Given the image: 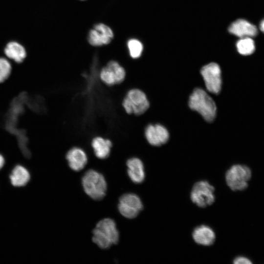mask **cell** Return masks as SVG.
I'll return each mask as SVG.
<instances>
[{"label": "cell", "mask_w": 264, "mask_h": 264, "mask_svg": "<svg viewBox=\"0 0 264 264\" xmlns=\"http://www.w3.org/2000/svg\"><path fill=\"white\" fill-rule=\"evenodd\" d=\"M119 238L116 223L110 218L99 221L93 231L92 241L102 249H108L116 244Z\"/></svg>", "instance_id": "1"}, {"label": "cell", "mask_w": 264, "mask_h": 264, "mask_svg": "<svg viewBox=\"0 0 264 264\" xmlns=\"http://www.w3.org/2000/svg\"><path fill=\"white\" fill-rule=\"evenodd\" d=\"M190 109L199 113L208 122H212L216 115L217 107L213 99L201 88H195L189 100Z\"/></svg>", "instance_id": "2"}, {"label": "cell", "mask_w": 264, "mask_h": 264, "mask_svg": "<svg viewBox=\"0 0 264 264\" xmlns=\"http://www.w3.org/2000/svg\"><path fill=\"white\" fill-rule=\"evenodd\" d=\"M122 106L127 114L138 116L147 111L150 103L143 90L138 88H132L126 93Z\"/></svg>", "instance_id": "3"}, {"label": "cell", "mask_w": 264, "mask_h": 264, "mask_svg": "<svg viewBox=\"0 0 264 264\" xmlns=\"http://www.w3.org/2000/svg\"><path fill=\"white\" fill-rule=\"evenodd\" d=\"M85 193L94 200L102 199L106 195L107 185L102 174L93 170L87 171L82 177Z\"/></svg>", "instance_id": "4"}, {"label": "cell", "mask_w": 264, "mask_h": 264, "mask_svg": "<svg viewBox=\"0 0 264 264\" xmlns=\"http://www.w3.org/2000/svg\"><path fill=\"white\" fill-rule=\"evenodd\" d=\"M126 71L118 61L110 60L100 69V81L108 86H113L122 83L125 79Z\"/></svg>", "instance_id": "5"}, {"label": "cell", "mask_w": 264, "mask_h": 264, "mask_svg": "<svg viewBox=\"0 0 264 264\" xmlns=\"http://www.w3.org/2000/svg\"><path fill=\"white\" fill-rule=\"evenodd\" d=\"M251 176V170L248 167L237 164L232 166L226 172L225 180L233 191H242L247 188Z\"/></svg>", "instance_id": "6"}, {"label": "cell", "mask_w": 264, "mask_h": 264, "mask_svg": "<svg viewBox=\"0 0 264 264\" xmlns=\"http://www.w3.org/2000/svg\"><path fill=\"white\" fill-rule=\"evenodd\" d=\"M214 187L206 180L196 182L193 186L190 198L192 201L201 208L212 204L215 200Z\"/></svg>", "instance_id": "7"}, {"label": "cell", "mask_w": 264, "mask_h": 264, "mask_svg": "<svg viewBox=\"0 0 264 264\" xmlns=\"http://www.w3.org/2000/svg\"><path fill=\"white\" fill-rule=\"evenodd\" d=\"M206 89L214 94L220 93L221 88V70L215 63L204 66L200 70Z\"/></svg>", "instance_id": "8"}, {"label": "cell", "mask_w": 264, "mask_h": 264, "mask_svg": "<svg viewBox=\"0 0 264 264\" xmlns=\"http://www.w3.org/2000/svg\"><path fill=\"white\" fill-rule=\"evenodd\" d=\"M118 208L120 213L124 217L133 219L143 209V204L136 194L128 193L120 198Z\"/></svg>", "instance_id": "9"}, {"label": "cell", "mask_w": 264, "mask_h": 264, "mask_svg": "<svg viewBox=\"0 0 264 264\" xmlns=\"http://www.w3.org/2000/svg\"><path fill=\"white\" fill-rule=\"evenodd\" d=\"M65 158L68 167L72 170L79 172L88 163V155L85 150L79 146H73L67 150Z\"/></svg>", "instance_id": "10"}, {"label": "cell", "mask_w": 264, "mask_h": 264, "mask_svg": "<svg viewBox=\"0 0 264 264\" xmlns=\"http://www.w3.org/2000/svg\"><path fill=\"white\" fill-rule=\"evenodd\" d=\"M144 137L151 145L159 146L169 139V134L167 130L160 124H149L144 129Z\"/></svg>", "instance_id": "11"}, {"label": "cell", "mask_w": 264, "mask_h": 264, "mask_svg": "<svg viewBox=\"0 0 264 264\" xmlns=\"http://www.w3.org/2000/svg\"><path fill=\"white\" fill-rule=\"evenodd\" d=\"M113 37L111 29L104 24L99 23L90 31L88 41L93 46H100L109 44Z\"/></svg>", "instance_id": "12"}, {"label": "cell", "mask_w": 264, "mask_h": 264, "mask_svg": "<svg viewBox=\"0 0 264 264\" xmlns=\"http://www.w3.org/2000/svg\"><path fill=\"white\" fill-rule=\"evenodd\" d=\"M90 146L95 156L99 159H105L110 155L112 147L111 140L100 135L94 136L90 141Z\"/></svg>", "instance_id": "13"}, {"label": "cell", "mask_w": 264, "mask_h": 264, "mask_svg": "<svg viewBox=\"0 0 264 264\" xmlns=\"http://www.w3.org/2000/svg\"><path fill=\"white\" fill-rule=\"evenodd\" d=\"M229 32L240 38L253 37L257 35L258 30L255 25L243 19H239L229 27Z\"/></svg>", "instance_id": "14"}, {"label": "cell", "mask_w": 264, "mask_h": 264, "mask_svg": "<svg viewBox=\"0 0 264 264\" xmlns=\"http://www.w3.org/2000/svg\"><path fill=\"white\" fill-rule=\"evenodd\" d=\"M126 165L128 175L133 182L138 184L144 180L145 177L144 166L140 158L131 157L127 160Z\"/></svg>", "instance_id": "15"}, {"label": "cell", "mask_w": 264, "mask_h": 264, "mask_svg": "<svg viewBox=\"0 0 264 264\" xmlns=\"http://www.w3.org/2000/svg\"><path fill=\"white\" fill-rule=\"evenodd\" d=\"M194 241L198 244L210 246L213 244L216 239L213 230L206 225H201L195 228L192 233Z\"/></svg>", "instance_id": "16"}, {"label": "cell", "mask_w": 264, "mask_h": 264, "mask_svg": "<svg viewBox=\"0 0 264 264\" xmlns=\"http://www.w3.org/2000/svg\"><path fill=\"white\" fill-rule=\"evenodd\" d=\"M6 56L17 63H22L26 56V52L24 47L16 42L8 43L5 47Z\"/></svg>", "instance_id": "17"}, {"label": "cell", "mask_w": 264, "mask_h": 264, "mask_svg": "<svg viewBox=\"0 0 264 264\" xmlns=\"http://www.w3.org/2000/svg\"><path fill=\"white\" fill-rule=\"evenodd\" d=\"M9 178L13 186L22 187L26 185L30 176L28 171L24 167L18 165L12 170Z\"/></svg>", "instance_id": "18"}, {"label": "cell", "mask_w": 264, "mask_h": 264, "mask_svg": "<svg viewBox=\"0 0 264 264\" xmlns=\"http://www.w3.org/2000/svg\"><path fill=\"white\" fill-rule=\"evenodd\" d=\"M239 53L242 55L252 54L255 49V43L251 37L242 38L236 44Z\"/></svg>", "instance_id": "19"}, {"label": "cell", "mask_w": 264, "mask_h": 264, "mask_svg": "<svg viewBox=\"0 0 264 264\" xmlns=\"http://www.w3.org/2000/svg\"><path fill=\"white\" fill-rule=\"evenodd\" d=\"M12 66L6 59L0 57V84L6 82L12 73Z\"/></svg>", "instance_id": "20"}, {"label": "cell", "mask_w": 264, "mask_h": 264, "mask_svg": "<svg viewBox=\"0 0 264 264\" xmlns=\"http://www.w3.org/2000/svg\"><path fill=\"white\" fill-rule=\"evenodd\" d=\"M128 47L132 58L140 57L143 50V45L140 42L136 39H131L128 43Z\"/></svg>", "instance_id": "21"}, {"label": "cell", "mask_w": 264, "mask_h": 264, "mask_svg": "<svg viewBox=\"0 0 264 264\" xmlns=\"http://www.w3.org/2000/svg\"><path fill=\"white\" fill-rule=\"evenodd\" d=\"M235 264H251V261L246 257L243 256H238L233 261Z\"/></svg>", "instance_id": "22"}, {"label": "cell", "mask_w": 264, "mask_h": 264, "mask_svg": "<svg viewBox=\"0 0 264 264\" xmlns=\"http://www.w3.org/2000/svg\"><path fill=\"white\" fill-rule=\"evenodd\" d=\"M5 163V159L3 156L0 154V170L3 167Z\"/></svg>", "instance_id": "23"}, {"label": "cell", "mask_w": 264, "mask_h": 264, "mask_svg": "<svg viewBox=\"0 0 264 264\" xmlns=\"http://www.w3.org/2000/svg\"><path fill=\"white\" fill-rule=\"evenodd\" d=\"M260 29L264 33V19L260 23Z\"/></svg>", "instance_id": "24"}, {"label": "cell", "mask_w": 264, "mask_h": 264, "mask_svg": "<svg viewBox=\"0 0 264 264\" xmlns=\"http://www.w3.org/2000/svg\"></svg>", "instance_id": "25"}]
</instances>
